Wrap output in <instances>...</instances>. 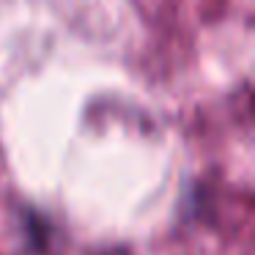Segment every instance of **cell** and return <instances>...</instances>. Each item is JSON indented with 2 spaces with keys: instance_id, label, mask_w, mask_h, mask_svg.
<instances>
[{
  "instance_id": "6da1fadb",
  "label": "cell",
  "mask_w": 255,
  "mask_h": 255,
  "mask_svg": "<svg viewBox=\"0 0 255 255\" xmlns=\"http://www.w3.org/2000/svg\"><path fill=\"white\" fill-rule=\"evenodd\" d=\"M47 239H50V228H47L44 217L30 211V214H28V242H30V247L41 250L47 244Z\"/></svg>"
}]
</instances>
